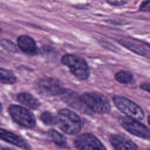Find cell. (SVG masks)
<instances>
[{
    "mask_svg": "<svg viewBox=\"0 0 150 150\" xmlns=\"http://www.w3.org/2000/svg\"><path fill=\"white\" fill-rule=\"evenodd\" d=\"M37 91L45 96H60L64 90L61 83L52 77H43L39 79L35 83Z\"/></svg>",
    "mask_w": 150,
    "mask_h": 150,
    "instance_id": "6",
    "label": "cell"
},
{
    "mask_svg": "<svg viewBox=\"0 0 150 150\" xmlns=\"http://www.w3.org/2000/svg\"><path fill=\"white\" fill-rule=\"evenodd\" d=\"M107 2L112 6H121L127 3L128 0H106Z\"/></svg>",
    "mask_w": 150,
    "mask_h": 150,
    "instance_id": "21",
    "label": "cell"
},
{
    "mask_svg": "<svg viewBox=\"0 0 150 150\" xmlns=\"http://www.w3.org/2000/svg\"><path fill=\"white\" fill-rule=\"evenodd\" d=\"M16 81V77L14 73L9 70L0 67V83L2 84H11Z\"/></svg>",
    "mask_w": 150,
    "mask_h": 150,
    "instance_id": "15",
    "label": "cell"
},
{
    "mask_svg": "<svg viewBox=\"0 0 150 150\" xmlns=\"http://www.w3.org/2000/svg\"><path fill=\"white\" fill-rule=\"evenodd\" d=\"M113 101L118 109L128 117L137 120H142L144 118L142 108L132 100L125 97L115 96Z\"/></svg>",
    "mask_w": 150,
    "mask_h": 150,
    "instance_id": "4",
    "label": "cell"
},
{
    "mask_svg": "<svg viewBox=\"0 0 150 150\" xmlns=\"http://www.w3.org/2000/svg\"><path fill=\"white\" fill-rule=\"evenodd\" d=\"M115 79L122 84H129L133 81L134 77L132 74L128 71L121 70L114 75Z\"/></svg>",
    "mask_w": 150,
    "mask_h": 150,
    "instance_id": "16",
    "label": "cell"
},
{
    "mask_svg": "<svg viewBox=\"0 0 150 150\" xmlns=\"http://www.w3.org/2000/svg\"><path fill=\"white\" fill-rule=\"evenodd\" d=\"M81 97L86 105L93 112L107 114L110 111L111 107L109 101L101 94L94 92H86Z\"/></svg>",
    "mask_w": 150,
    "mask_h": 150,
    "instance_id": "3",
    "label": "cell"
},
{
    "mask_svg": "<svg viewBox=\"0 0 150 150\" xmlns=\"http://www.w3.org/2000/svg\"><path fill=\"white\" fill-rule=\"evenodd\" d=\"M148 124H149V125H150V115L148 117Z\"/></svg>",
    "mask_w": 150,
    "mask_h": 150,
    "instance_id": "24",
    "label": "cell"
},
{
    "mask_svg": "<svg viewBox=\"0 0 150 150\" xmlns=\"http://www.w3.org/2000/svg\"><path fill=\"white\" fill-rule=\"evenodd\" d=\"M0 150H16L13 148L11 147H8V146H1Z\"/></svg>",
    "mask_w": 150,
    "mask_h": 150,
    "instance_id": "23",
    "label": "cell"
},
{
    "mask_svg": "<svg viewBox=\"0 0 150 150\" xmlns=\"http://www.w3.org/2000/svg\"><path fill=\"white\" fill-rule=\"evenodd\" d=\"M61 62L69 69L71 74L77 79L80 80L88 79L90 70L83 57L74 54H66L62 56Z\"/></svg>",
    "mask_w": 150,
    "mask_h": 150,
    "instance_id": "1",
    "label": "cell"
},
{
    "mask_svg": "<svg viewBox=\"0 0 150 150\" xmlns=\"http://www.w3.org/2000/svg\"><path fill=\"white\" fill-rule=\"evenodd\" d=\"M119 121L121 125L130 134L141 138L150 139V130L138 120L129 117H122Z\"/></svg>",
    "mask_w": 150,
    "mask_h": 150,
    "instance_id": "7",
    "label": "cell"
},
{
    "mask_svg": "<svg viewBox=\"0 0 150 150\" xmlns=\"http://www.w3.org/2000/svg\"><path fill=\"white\" fill-rule=\"evenodd\" d=\"M74 144L79 150H107L103 143L90 133H84L77 137Z\"/></svg>",
    "mask_w": 150,
    "mask_h": 150,
    "instance_id": "8",
    "label": "cell"
},
{
    "mask_svg": "<svg viewBox=\"0 0 150 150\" xmlns=\"http://www.w3.org/2000/svg\"><path fill=\"white\" fill-rule=\"evenodd\" d=\"M42 121L47 125H53L57 124V117L49 112H44L40 117Z\"/></svg>",
    "mask_w": 150,
    "mask_h": 150,
    "instance_id": "18",
    "label": "cell"
},
{
    "mask_svg": "<svg viewBox=\"0 0 150 150\" xmlns=\"http://www.w3.org/2000/svg\"><path fill=\"white\" fill-rule=\"evenodd\" d=\"M57 121L60 129L67 134L74 135L81 130V121L80 117L68 109L59 110Z\"/></svg>",
    "mask_w": 150,
    "mask_h": 150,
    "instance_id": "2",
    "label": "cell"
},
{
    "mask_svg": "<svg viewBox=\"0 0 150 150\" xmlns=\"http://www.w3.org/2000/svg\"><path fill=\"white\" fill-rule=\"evenodd\" d=\"M2 104L1 103H0V112L2 111Z\"/></svg>",
    "mask_w": 150,
    "mask_h": 150,
    "instance_id": "25",
    "label": "cell"
},
{
    "mask_svg": "<svg viewBox=\"0 0 150 150\" xmlns=\"http://www.w3.org/2000/svg\"><path fill=\"white\" fill-rule=\"evenodd\" d=\"M139 11L145 12H150V0H146L142 2L140 5Z\"/></svg>",
    "mask_w": 150,
    "mask_h": 150,
    "instance_id": "20",
    "label": "cell"
},
{
    "mask_svg": "<svg viewBox=\"0 0 150 150\" xmlns=\"http://www.w3.org/2000/svg\"><path fill=\"white\" fill-rule=\"evenodd\" d=\"M60 96L64 102L81 113L88 115L93 114V112L83 102L81 97L76 92L69 89L64 88Z\"/></svg>",
    "mask_w": 150,
    "mask_h": 150,
    "instance_id": "9",
    "label": "cell"
},
{
    "mask_svg": "<svg viewBox=\"0 0 150 150\" xmlns=\"http://www.w3.org/2000/svg\"><path fill=\"white\" fill-rule=\"evenodd\" d=\"M17 42L19 49L27 54L34 55L38 52V47L35 40L29 36H19Z\"/></svg>",
    "mask_w": 150,
    "mask_h": 150,
    "instance_id": "12",
    "label": "cell"
},
{
    "mask_svg": "<svg viewBox=\"0 0 150 150\" xmlns=\"http://www.w3.org/2000/svg\"><path fill=\"white\" fill-rule=\"evenodd\" d=\"M0 30H1V29H0Z\"/></svg>",
    "mask_w": 150,
    "mask_h": 150,
    "instance_id": "27",
    "label": "cell"
},
{
    "mask_svg": "<svg viewBox=\"0 0 150 150\" xmlns=\"http://www.w3.org/2000/svg\"><path fill=\"white\" fill-rule=\"evenodd\" d=\"M148 150H150V148H148Z\"/></svg>",
    "mask_w": 150,
    "mask_h": 150,
    "instance_id": "26",
    "label": "cell"
},
{
    "mask_svg": "<svg viewBox=\"0 0 150 150\" xmlns=\"http://www.w3.org/2000/svg\"><path fill=\"white\" fill-rule=\"evenodd\" d=\"M140 88L144 91L150 93V83H142L140 85Z\"/></svg>",
    "mask_w": 150,
    "mask_h": 150,
    "instance_id": "22",
    "label": "cell"
},
{
    "mask_svg": "<svg viewBox=\"0 0 150 150\" xmlns=\"http://www.w3.org/2000/svg\"><path fill=\"white\" fill-rule=\"evenodd\" d=\"M110 142L115 150H138V147L135 142L120 134L111 135Z\"/></svg>",
    "mask_w": 150,
    "mask_h": 150,
    "instance_id": "10",
    "label": "cell"
},
{
    "mask_svg": "<svg viewBox=\"0 0 150 150\" xmlns=\"http://www.w3.org/2000/svg\"><path fill=\"white\" fill-rule=\"evenodd\" d=\"M8 111L12 120L21 126L28 128L35 126V118L28 109L18 105H11L9 107Z\"/></svg>",
    "mask_w": 150,
    "mask_h": 150,
    "instance_id": "5",
    "label": "cell"
},
{
    "mask_svg": "<svg viewBox=\"0 0 150 150\" xmlns=\"http://www.w3.org/2000/svg\"><path fill=\"white\" fill-rule=\"evenodd\" d=\"M48 136L53 142L59 146H64L66 144V138L55 129H51L49 130Z\"/></svg>",
    "mask_w": 150,
    "mask_h": 150,
    "instance_id": "17",
    "label": "cell"
},
{
    "mask_svg": "<svg viewBox=\"0 0 150 150\" xmlns=\"http://www.w3.org/2000/svg\"><path fill=\"white\" fill-rule=\"evenodd\" d=\"M17 99L22 104L33 110L39 108L40 103L34 96L28 93H21L18 94Z\"/></svg>",
    "mask_w": 150,
    "mask_h": 150,
    "instance_id": "13",
    "label": "cell"
},
{
    "mask_svg": "<svg viewBox=\"0 0 150 150\" xmlns=\"http://www.w3.org/2000/svg\"><path fill=\"white\" fill-rule=\"evenodd\" d=\"M0 45L5 50L10 53H15L18 52L16 46L11 40L8 39H2L0 41Z\"/></svg>",
    "mask_w": 150,
    "mask_h": 150,
    "instance_id": "19",
    "label": "cell"
},
{
    "mask_svg": "<svg viewBox=\"0 0 150 150\" xmlns=\"http://www.w3.org/2000/svg\"><path fill=\"white\" fill-rule=\"evenodd\" d=\"M118 42L121 45L125 47L128 50L134 52L135 53H137V54L141 55L146 58L150 59V51L145 49L144 47L139 45L135 44L131 42H128L124 40H118Z\"/></svg>",
    "mask_w": 150,
    "mask_h": 150,
    "instance_id": "14",
    "label": "cell"
},
{
    "mask_svg": "<svg viewBox=\"0 0 150 150\" xmlns=\"http://www.w3.org/2000/svg\"><path fill=\"white\" fill-rule=\"evenodd\" d=\"M0 139L26 150H30L31 148L30 145L23 138L13 132L1 128Z\"/></svg>",
    "mask_w": 150,
    "mask_h": 150,
    "instance_id": "11",
    "label": "cell"
}]
</instances>
